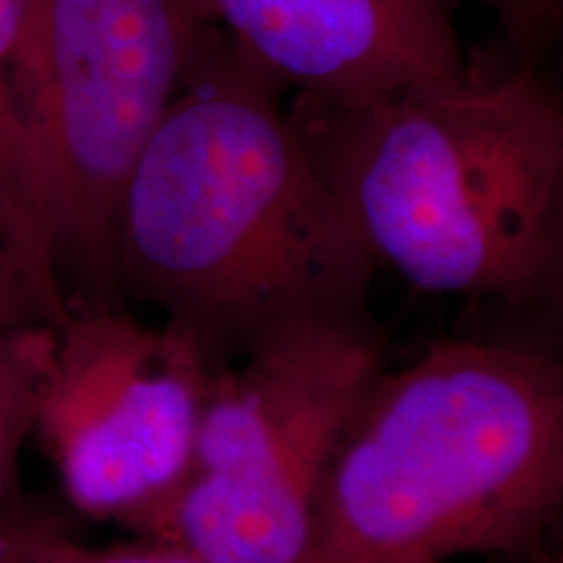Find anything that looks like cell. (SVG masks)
Returning <instances> with one entry per match:
<instances>
[{"label":"cell","instance_id":"cell-1","mask_svg":"<svg viewBox=\"0 0 563 563\" xmlns=\"http://www.w3.org/2000/svg\"><path fill=\"white\" fill-rule=\"evenodd\" d=\"M285 91L222 30L123 194L121 298L159 308L211 361L298 323L365 319L378 262Z\"/></svg>","mask_w":563,"mask_h":563},{"label":"cell","instance_id":"cell-2","mask_svg":"<svg viewBox=\"0 0 563 563\" xmlns=\"http://www.w3.org/2000/svg\"><path fill=\"white\" fill-rule=\"evenodd\" d=\"M290 110L378 266L509 308L559 300L563 102L538 60L475 53L449 79Z\"/></svg>","mask_w":563,"mask_h":563},{"label":"cell","instance_id":"cell-3","mask_svg":"<svg viewBox=\"0 0 563 563\" xmlns=\"http://www.w3.org/2000/svg\"><path fill=\"white\" fill-rule=\"evenodd\" d=\"M563 504V368L443 340L371 384L323 477L302 563L538 551Z\"/></svg>","mask_w":563,"mask_h":563},{"label":"cell","instance_id":"cell-4","mask_svg":"<svg viewBox=\"0 0 563 563\" xmlns=\"http://www.w3.org/2000/svg\"><path fill=\"white\" fill-rule=\"evenodd\" d=\"M217 365L191 462L133 532L207 563H302L332 456L384 344L363 321H311Z\"/></svg>","mask_w":563,"mask_h":563},{"label":"cell","instance_id":"cell-5","mask_svg":"<svg viewBox=\"0 0 563 563\" xmlns=\"http://www.w3.org/2000/svg\"><path fill=\"white\" fill-rule=\"evenodd\" d=\"M222 34L209 0H40L32 121L68 302H123L118 214L133 167Z\"/></svg>","mask_w":563,"mask_h":563},{"label":"cell","instance_id":"cell-6","mask_svg":"<svg viewBox=\"0 0 563 563\" xmlns=\"http://www.w3.org/2000/svg\"><path fill=\"white\" fill-rule=\"evenodd\" d=\"M34 410L70 509L125 530L183 481L217 361L178 323L68 302Z\"/></svg>","mask_w":563,"mask_h":563},{"label":"cell","instance_id":"cell-7","mask_svg":"<svg viewBox=\"0 0 563 563\" xmlns=\"http://www.w3.org/2000/svg\"><path fill=\"white\" fill-rule=\"evenodd\" d=\"M222 30L295 97L357 102L456 76L446 0H209Z\"/></svg>","mask_w":563,"mask_h":563},{"label":"cell","instance_id":"cell-8","mask_svg":"<svg viewBox=\"0 0 563 563\" xmlns=\"http://www.w3.org/2000/svg\"><path fill=\"white\" fill-rule=\"evenodd\" d=\"M37 3L0 0V251L42 319L58 327L66 316V292L55 269L30 89Z\"/></svg>","mask_w":563,"mask_h":563},{"label":"cell","instance_id":"cell-9","mask_svg":"<svg viewBox=\"0 0 563 563\" xmlns=\"http://www.w3.org/2000/svg\"><path fill=\"white\" fill-rule=\"evenodd\" d=\"M0 548L11 563H207L157 540L89 548L70 534L58 514L24 501L19 493L0 501Z\"/></svg>","mask_w":563,"mask_h":563},{"label":"cell","instance_id":"cell-10","mask_svg":"<svg viewBox=\"0 0 563 563\" xmlns=\"http://www.w3.org/2000/svg\"><path fill=\"white\" fill-rule=\"evenodd\" d=\"M53 323L32 321L0 332V501L19 493V460L34 435V410Z\"/></svg>","mask_w":563,"mask_h":563},{"label":"cell","instance_id":"cell-11","mask_svg":"<svg viewBox=\"0 0 563 563\" xmlns=\"http://www.w3.org/2000/svg\"><path fill=\"white\" fill-rule=\"evenodd\" d=\"M501 24L506 47L519 58L538 60V55L559 37L563 0H477Z\"/></svg>","mask_w":563,"mask_h":563},{"label":"cell","instance_id":"cell-12","mask_svg":"<svg viewBox=\"0 0 563 563\" xmlns=\"http://www.w3.org/2000/svg\"><path fill=\"white\" fill-rule=\"evenodd\" d=\"M45 321L34 306L30 290L21 282L9 258L0 251V332L19 327V323ZM47 323V321H45Z\"/></svg>","mask_w":563,"mask_h":563},{"label":"cell","instance_id":"cell-13","mask_svg":"<svg viewBox=\"0 0 563 563\" xmlns=\"http://www.w3.org/2000/svg\"><path fill=\"white\" fill-rule=\"evenodd\" d=\"M534 563H559V561H553L551 553L543 551V548H538V551H534Z\"/></svg>","mask_w":563,"mask_h":563},{"label":"cell","instance_id":"cell-14","mask_svg":"<svg viewBox=\"0 0 563 563\" xmlns=\"http://www.w3.org/2000/svg\"><path fill=\"white\" fill-rule=\"evenodd\" d=\"M0 563H11L9 559H5V553H3V548H0Z\"/></svg>","mask_w":563,"mask_h":563}]
</instances>
